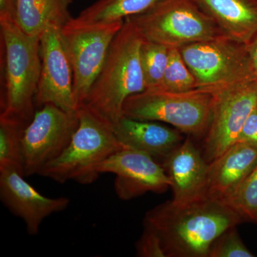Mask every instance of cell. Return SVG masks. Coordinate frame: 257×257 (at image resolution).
Instances as JSON below:
<instances>
[{"mask_svg": "<svg viewBox=\"0 0 257 257\" xmlns=\"http://www.w3.org/2000/svg\"><path fill=\"white\" fill-rule=\"evenodd\" d=\"M243 221L228 204L204 197L162 203L147 211L143 226L158 236L166 257H209L216 238Z\"/></svg>", "mask_w": 257, "mask_h": 257, "instance_id": "obj_1", "label": "cell"}, {"mask_svg": "<svg viewBox=\"0 0 257 257\" xmlns=\"http://www.w3.org/2000/svg\"><path fill=\"white\" fill-rule=\"evenodd\" d=\"M143 42L133 22L126 19L82 105L111 126L122 117L126 99L146 89L140 57Z\"/></svg>", "mask_w": 257, "mask_h": 257, "instance_id": "obj_2", "label": "cell"}, {"mask_svg": "<svg viewBox=\"0 0 257 257\" xmlns=\"http://www.w3.org/2000/svg\"><path fill=\"white\" fill-rule=\"evenodd\" d=\"M0 28L4 53L1 114L27 125L34 115V102L41 74L40 37L25 33L15 19H0Z\"/></svg>", "mask_w": 257, "mask_h": 257, "instance_id": "obj_3", "label": "cell"}, {"mask_svg": "<svg viewBox=\"0 0 257 257\" xmlns=\"http://www.w3.org/2000/svg\"><path fill=\"white\" fill-rule=\"evenodd\" d=\"M77 115L78 126L69 145L38 175L60 184L68 181L91 184L99 177L97 166L124 147L115 136L112 126L86 106H81Z\"/></svg>", "mask_w": 257, "mask_h": 257, "instance_id": "obj_4", "label": "cell"}, {"mask_svg": "<svg viewBox=\"0 0 257 257\" xmlns=\"http://www.w3.org/2000/svg\"><path fill=\"white\" fill-rule=\"evenodd\" d=\"M214 93L203 89L175 92L146 90L130 96L123 116L167 123L190 138H204L212 114Z\"/></svg>", "mask_w": 257, "mask_h": 257, "instance_id": "obj_5", "label": "cell"}, {"mask_svg": "<svg viewBox=\"0 0 257 257\" xmlns=\"http://www.w3.org/2000/svg\"><path fill=\"white\" fill-rule=\"evenodd\" d=\"M127 19L143 40L170 49L226 36L193 0H162L145 13Z\"/></svg>", "mask_w": 257, "mask_h": 257, "instance_id": "obj_6", "label": "cell"}, {"mask_svg": "<svg viewBox=\"0 0 257 257\" xmlns=\"http://www.w3.org/2000/svg\"><path fill=\"white\" fill-rule=\"evenodd\" d=\"M197 82V88L214 92L255 79L247 46L226 36L179 49Z\"/></svg>", "mask_w": 257, "mask_h": 257, "instance_id": "obj_7", "label": "cell"}, {"mask_svg": "<svg viewBox=\"0 0 257 257\" xmlns=\"http://www.w3.org/2000/svg\"><path fill=\"white\" fill-rule=\"evenodd\" d=\"M124 23H90L76 18L61 28L73 68L74 95L79 107L100 74L111 43Z\"/></svg>", "mask_w": 257, "mask_h": 257, "instance_id": "obj_8", "label": "cell"}, {"mask_svg": "<svg viewBox=\"0 0 257 257\" xmlns=\"http://www.w3.org/2000/svg\"><path fill=\"white\" fill-rule=\"evenodd\" d=\"M78 123L77 112H67L54 104H45L35 112L22 135L24 176L38 175L47 164L60 156Z\"/></svg>", "mask_w": 257, "mask_h": 257, "instance_id": "obj_9", "label": "cell"}, {"mask_svg": "<svg viewBox=\"0 0 257 257\" xmlns=\"http://www.w3.org/2000/svg\"><path fill=\"white\" fill-rule=\"evenodd\" d=\"M213 93L211 122L202 151L208 163L237 143L243 124L256 106L257 80L239 83Z\"/></svg>", "mask_w": 257, "mask_h": 257, "instance_id": "obj_10", "label": "cell"}, {"mask_svg": "<svg viewBox=\"0 0 257 257\" xmlns=\"http://www.w3.org/2000/svg\"><path fill=\"white\" fill-rule=\"evenodd\" d=\"M40 52L42 69L35 102L39 106L54 104L67 112H77L73 68L61 28L52 27L42 34Z\"/></svg>", "mask_w": 257, "mask_h": 257, "instance_id": "obj_11", "label": "cell"}, {"mask_svg": "<svg viewBox=\"0 0 257 257\" xmlns=\"http://www.w3.org/2000/svg\"><path fill=\"white\" fill-rule=\"evenodd\" d=\"M98 175H115L114 191L121 200L141 197L147 192H165L170 179L160 162L138 150L123 147L96 167Z\"/></svg>", "mask_w": 257, "mask_h": 257, "instance_id": "obj_12", "label": "cell"}, {"mask_svg": "<svg viewBox=\"0 0 257 257\" xmlns=\"http://www.w3.org/2000/svg\"><path fill=\"white\" fill-rule=\"evenodd\" d=\"M24 177L14 168L0 170V199L14 215L23 219L28 234L35 236L43 221L67 209L70 200L65 197H45Z\"/></svg>", "mask_w": 257, "mask_h": 257, "instance_id": "obj_13", "label": "cell"}, {"mask_svg": "<svg viewBox=\"0 0 257 257\" xmlns=\"http://www.w3.org/2000/svg\"><path fill=\"white\" fill-rule=\"evenodd\" d=\"M161 165L171 182L172 200L183 204L205 197L209 163L192 138L184 139Z\"/></svg>", "mask_w": 257, "mask_h": 257, "instance_id": "obj_14", "label": "cell"}, {"mask_svg": "<svg viewBox=\"0 0 257 257\" xmlns=\"http://www.w3.org/2000/svg\"><path fill=\"white\" fill-rule=\"evenodd\" d=\"M257 162V148L236 143L208 165L205 197L229 203Z\"/></svg>", "mask_w": 257, "mask_h": 257, "instance_id": "obj_15", "label": "cell"}, {"mask_svg": "<svg viewBox=\"0 0 257 257\" xmlns=\"http://www.w3.org/2000/svg\"><path fill=\"white\" fill-rule=\"evenodd\" d=\"M112 128L123 147L147 154L160 164L184 140L182 133L175 127L124 116Z\"/></svg>", "mask_w": 257, "mask_h": 257, "instance_id": "obj_16", "label": "cell"}, {"mask_svg": "<svg viewBox=\"0 0 257 257\" xmlns=\"http://www.w3.org/2000/svg\"><path fill=\"white\" fill-rule=\"evenodd\" d=\"M226 37L247 45L257 37V0H193Z\"/></svg>", "mask_w": 257, "mask_h": 257, "instance_id": "obj_17", "label": "cell"}, {"mask_svg": "<svg viewBox=\"0 0 257 257\" xmlns=\"http://www.w3.org/2000/svg\"><path fill=\"white\" fill-rule=\"evenodd\" d=\"M73 0H17L15 20L25 33L40 37L47 29L62 28L72 19Z\"/></svg>", "mask_w": 257, "mask_h": 257, "instance_id": "obj_18", "label": "cell"}, {"mask_svg": "<svg viewBox=\"0 0 257 257\" xmlns=\"http://www.w3.org/2000/svg\"><path fill=\"white\" fill-rule=\"evenodd\" d=\"M162 0H97L77 17L90 23L124 21L145 13Z\"/></svg>", "mask_w": 257, "mask_h": 257, "instance_id": "obj_19", "label": "cell"}, {"mask_svg": "<svg viewBox=\"0 0 257 257\" xmlns=\"http://www.w3.org/2000/svg\"><path fill=\"white\" fill-rule=\"evenodd\" d=\"M26 124L0 114V170L14 168L23 173L22 135Z\"/></svg>", "mask_w": 257, "mask_h": 257, "instance_id": "obj_20", "label": "cell"}, {"mask_svg": "<svg viewBox=\"0 0 257 257\" xmlns=\"http://www.w3.org/2000/svg\"><path fill=\"white\" fill-rule=\"evenodd\" d=\"M169 54L170 48L168 47L143 40L140 49V57L146 89H164V79Z\"/></svg>", "mask_w": 257, "mask_h": 257, "instance_id": "obj_21", "label": "cell"}, {"mask_svg": "<svg viewBox=\"0 0 257 257\" xmlns=\"http://www.w3.org/2000/svg\"><path fill=\"white\" fill-rule=\"evenodd\" d=\"M197 89V80L186 64L180 50L170 49L164 79V89L170 92H184Z\"/></svg>", "mask_w": 257, "mask_h": 257, "instance_id": "obj_22", "label": "cell"}, {"mask_svg": "<svg viewBox=\"0 0 257 257\" xmlns=\"http://www.w3.org/2000/svg\"><path fill=\"white\" fill-rule=\"evenodd\" d=\"M243 221L257 224V162L229 203Z\"/></svg>", "mask_w": 257, "mask_h": 257, "instance_id": "obj_23", "label": "cell"}, {"mask_svg": "<svg viewBox=\"0 0 257 257\" xmlns=\"http://www.w3.org/2000/svg\"><path fill=\"white\" fill-rule=\"evenodd\" d=\"M240 237L236 226L230 228L216 238L209 250V257H253Z\"/></svg>", "mask_w": 257, "mask_h": 257, "instance_id": "obj_24", "label": "cell"}, {"mask_svg": "<svg viewBox=\"0 0 257 257\" xmlns=\"http://www.w3.org/2000/svg\"><path fill=\"white\" fill-rule=\"evenodd\" d=\"M136 255L140 257H166L158 236L144 228L143 234L135 242Z\"/></svg>", "mask_w": 257, "mask_h": 257, "instance_id": "obj_25", "label": "cell"}, {"mask_svg": "<svg viewBox=\"0 0 257 257\" xmlns=\"http://www.w3.org/2000/svg\"><path fill=\"white\" fill-rule=\"evenodd\" d=\"M237 143H246L257 148L256 106L243 124Z\"/></svg>", "mask_w": 257, "mask_h": 257, "instance_id": "obj_26", "label": "cell"}, {"mask_svg": "<svg viewBox=\"0 0 257 257\" xmlns=\"http://www.w3.org/2000/svg\"><path fill=\"white\" fill-rule=\"evenodd\" d=\"M17 0H0V19H15Z\"/></svg>", "mask_w": 257, "mask_h": 257, "instance_id": "obj_27", "label": "cell"}, {"mask_svg": "<svg viewBox=\"0 0 257 257\" xmlns=\"http://www.w3.org/2000/svg\"><path fill=\"white\" fill-rule=\"evenodd\" d=\"M247 50L253 76L257 80V37L247 45Z\"/></svg>", "mask_w": 257, "mask_h": 257, "instance_id": "obj_28", "label": "cell"}, {"mask_svg": "<svg viewBox=\"0 0 257 257\" xmlns=\"http://www.w3.org/2000/svg\"><path fill=\"white\" fill-rule=\"evenodd\" d=\"M256 109H257V103H256Z\"/></svg>", "mask_w": 257, "mask_h": 257, "instance_id": "obj_29", "label": "cell"}]
</instances>
